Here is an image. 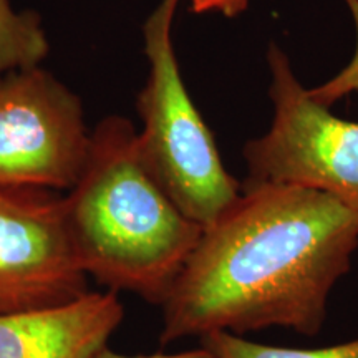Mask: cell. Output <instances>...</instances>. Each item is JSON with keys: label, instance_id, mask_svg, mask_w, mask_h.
<instances>
[{"label": "cell", "instance_id": "6da1fadb", "mask_svg": "<svg viewBox=\"0 0 358 358\" xmlns=\"http://www.w3.org/2000/svg\"><path fill=\"white\" fill-rule=\"evenodd\" d=\"M358 248V214L310 187L245 179L163 303L159 343L285 327L315 337Z\"/></svg>", "mask_w": 358, "mask_h": 358}, {"label": "cell", "instance_id": "7a4b0ae2", "mask_svg": "<svg viewBox=\"0 0 358 358\" xmlns=\"http://www.w3.org/2000/svg\"><path fill=\"white\" fill-rule=\"evenodd\" d=\"M62 201L71 248L88 279L163 307L203 227L148 173L131 122L108 116L96 124L83 171Z\"/></svg>", "mask_w": 358, "mask_h": 358}, {"label": "cell", "instance_id": "3957f363", "mask_svg": "<svg viewBox=\"0 0 358 358\" xmlns=\"http://www.w3.org/2000/svg\"><path fill=\"white\" fill-rule=\"evenodd\" d=\"M179 0H161L143 25L150 73L138 96L140 158L187 219L206 229L241 196L243 185L222 164L216 140L182 82L173 43Z\"/></svg>", "mask_w": 358, "mask_h": 358}, {"label": "cell", "instance_id": "277c9868", "mask_svg": "<svg viewBox=\"0 0 358 358\" xmlns=\"http://www.w3.org/2000/svg\"><path fill=\"white\" fill-rule=\"evenodd\" d=\"M267 62L274 120L244 148L248 179L322 191L358 214V123L313 100L279 45L268 47Z\"/></svg>", "mask_w": 358, "mask_h": 358}, {"label": "cell", "instance_id": "5b68a950", "mask_svg": "<svg viewBox=\"0 0 358 358\" xmlns=\"http://www.w3.org/2000/svg\"><path fill=\"white\" fill-rule=\"evenodd\" d=\"M80 98L40 66L0 75V187L69 191L90 150Z\"/></svg>", "mask_w": 358, "mask_h": 358}, {"label": "cell", "instance_id": "8992f818", "mask_svg": "<svg viewBox=\"0 0 358 358\" xmlns=\"http://www.w3.org/2000/svg\"><path fill=\"white\" fill-rule=\"evenodd\" d=\"M55 191L0 187V313L64 307L88 294Z\"/></svg>", "mask_w": 358, "mask_h": 358}, {"label": "cell", "instance_id": "52a82bcc", "mask_svg": "<svg viewBox=\"0 0 358 358\" xmlns=\"http://www.w3.org/2000/svg\"><path fill=\"white\" fill-rule=\"evenodd\" d=\"M123 317L111 290L47 310L0 313V358H90L108 345Z\"/></svg>", "mask_w": 358, "mask_h": 358}, {"label": "cell", "instance_id": "ba28073f", "mask_svg": "<svg viewBox=\"0 0 358 358\" xmlns=\"http://www.w3.org/2000/svg\"><path fill=\"white\" fill-rule=\"evenodd\" d=\"M48 52L38 13L19 12L10 0H0V75L40 66Z\"/></svg>", "mask_w": 358, "mask_h": 358}, {"label": "cell", "instance_id": "9c48e42d", "mask_svg": "<svg viewBox=\"0 0 358 358\" xmlns=\"http://www.w3.org/2000/svg\"><path fill=\"white\" fill-rule=\"evenodd\" d=\"M201 345L216 358H358V338L332 347L301 350L262 345L229 332H213L201 337Z\"/></svg>", "mask_w": 358, "mask_h": 358}, {"label": "cell", "instance_id": "30bf717a", "mask_svg": "<svg viewBox=\"0 0 358 358\" xmlns=\"http://www.w3.org/2000/svg\"><path fill=\"white\" fill-rule=\"evenodd\" d=\"M345 3L350 8V13L355 22V30H357V47L353 58L350 60L345 69L340 73L335 75L334 78L327 80L325 83H322L320 87L308 90V95L313 100L324 106H332L335 101L342 100L343 96L352 95V93H358V0H345Z\"/></svg>", "mask_w": 358, "mask_h": 358}, {"label": "cell", "instance_id": "8fae6325", "mask_svg": "<svg viewBox=\"0 0 358 358\" xmlns=\"http://www.w3.org/2000/svg\"><path fill=\"white\" fill-rule=\"evenodd\" d=\"M249 0H191V7L196 13L219 12L226 17H234L248 8Z\"/></svg>", "mask_w": 358, "mask_h": 358}, {"label": "cell", "instance_id": "7c38bea8", "mask_svg": "<svg viewBox=\"0 0 358 358\" xmlns=\"http://www.w3.org/2000/svg\"><path fill=\"white\" fill-rule=\"evenodd\" d=\"M90 358H216L214 353H211L208 348L201 345L199 348H194V350L187 352H179V353H171V355H164V353H155V355H138V357H129V355H122V353H116L108 347H101L96 353H93Z\"/></svg>", "mask_w": 358, "mask_h": 358}]
</instances>
